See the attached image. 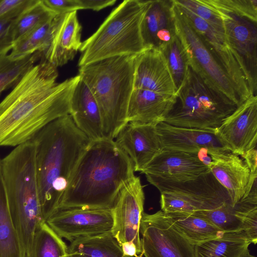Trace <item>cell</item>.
<instances>
[{
  "label": "cell",
  "mask_w": 257,
  "mask_h": 257,
  "mask_svg": "<svg viewBox=\"0 0 257 257\" xmlns=\"http://www.w3.org/2000/svg\"><path fill=\"white\" fill-rule=\"evenodd\" d=\"M175 95L134 89L129 100L127 122L157 124L164 121L175 103Z\"/></svg>",
  "instance_id": "cell-22"
},
{
  "label": "cell",
  "mask_w": 257,
  "mask_h": 257,
  "mask_svg": "<svg viewBox=\"0 0 257 257\" xmlns=\"http://www.w3.org/2000/svg\"><path fill=\"white\" fill-rule=\"evenodd\" d=\"M1 161L0 158V257H24L9 211Z\"/></svg>",
  "instance_id": "cell-29"
},
{
  "label": "cell",
  "mask_w": 257,
  "mask_h": 257,
  "mask_svg": "<svg viewBox=\"0 0 257 257\" xmlns=\"http://www.w3.org/2000/svg\"><path fill=\"white\" fill-rule=\"evenodd\" d=\"M215 8L237 14L257 22V0H202Z\"/></svg>",
  "instance_id": "cell-36"
},
{
  "label": "cell",
  "mask_w": 257,
  "mask_h": 257,
  "mask_svg": "<svg viewBox=\"0 0 257 257\" xmlns=\"http://www.w3.org/2000/svg\"><path fill=\"white\" fill-rule=\"evenodd\" d=\"M173 0L148 1L141 25L146 49H160L177 35Z\"/></svg>",
  "instance_id": "cell-19"
},
{
  "label": "cell",
  "mask_w": 257,
  "mask_h": 257,
  "mask_svg": "<svg viewBox=\"0 0 257 257\" xmlns=\"http://www.w3.org/2000/svg\"><path fill=\"white\" fill-rule=\"evenodd\" d=\"M156 125L128 122L115 138L116 144L133 162L135 172H141L163 150Z\"/></svg>",
  "instance_id": "cell-17"
},
{
  "label": "cell",
  "mask_w": 257,
  "mask_h": 257,
  "mask_svg": "<svg viewBox=\"0 0 257 257\" xmlns=\"http://www.w3.org/2000/svg\"><path fill=\"white\" fill-rule=\"evenodd\" d=\"M134 173L131 159L114 140L91 141L71 175L57 210L112 208L119 192Z\"/></svg>",
  "instance_id": "cell-2"
},
{
  "label": "cell",
  "mask_w": 257,
  "mask_h": 257,
  "mask_svg": "<svg viewBox=\"0 0 257 257\" xmlns=\"http://www.w3.org/2000/svg\"><path fill=\"white\" fill-rule=\"evenodd\" d=\"M45 222L60 237L71 242L111 232L113 219L112 208H70L57 210Z\"/></svg>",
  "instance_id": "cell-13"
},
{
  "label": "cell",
  "mask_w": 257,
  "mask_h": 257,
  "mask_svg": "<svg viewBox=\"0 0 257 257\" xmlns=\"http://www.w3.org/2000/svg\"><path fill=\"white\" fill-rule=\"evenodd\" d=\"M69 114L77 127L91 141L105 138L96 101L87 85L81 78L71 96Z\"/></svg>",
  "instance_id": "cell-23"
},
{
  "label": "cell",
  "mask_w": 257,
  "mask_h": 257,
  "mask_svg": "<svg viewBox=\"0 0 257 257\" xmlns=\"http://www.w3.org/2000/svg\"><path fill=\"white\" fill-rule=\"evenodd\" d=\"M42 54L37 52L16 59L12 58L8 54L0 55V95L15 85Z\"/></svg>",
  "instance_id": "cell-33"
},
{
  "label": "cell",
  "mask_w": 257,
  "mask_h": 257,
  "mask_svg": "<svg viewBox=\"0 0 257 257\" xmlns=\"http://www.w3.org/2000/svg\"><path fill=\"white\" fill-rule=\"evenodd\" d=\"M196 155L199 161L204 165L208 167L211 164L212 160L208 154V149L206 148H201L196 153Z\"/></svg>",
  "instance_id": "cell-44"
},
{
  "label": "cell",
  "mask_w": 257,
  "mask_h": 257,
  "mask_svg": "<svg viewBox=\"0 0 257 257\" xmlns=\"http://www.w3.org/2000/svg\"><path fill=\"white\" fill-rule=\"evenodd\" d=\"M196 154L162 150L141 171L150 183L154 181L183 182L209 172Z\"/></svg>",
  "instance_id": "cell-16"
},
{
  "label": "cell",
  "mask_w": 257,
  "mask_h": 257,
  "mask_svg": "<svg viewBox=\"0 0 257 257\" xmlns=\"http://www.w3.org/2000/svg\"><path fill=\"white\" fill-rule=\"evenodd\" d=\"M10 215L24 257L30 253L37 227L45 222L41 213L32 141L16 147L1 161Z\"/></svg>",
  "instance_id": "cell-4"
},
{
  "label": "cell",
  "mask_w": 257,
  "mask_h": 257,
  "mask_svg": "<svg viewBox=\"0 0 257 257\" xmlns=\"http://www.w3.org/2000/svg\"><path fill=\"white\" fill-rule=\"evenodd\" d=\"M156 127L163 150L196 154L202 148L226 149L215 135V130L176 126L164 121Z\"/></svg>",
  "instance_id": "cell-21"
},
{
  "label": "cell",
  "mask_w": 257,
  "mask_h": 257,
  "mask_svg": "<svg viewBox=\"0 0 257 257\" xmlns=\"http://www.w3.org/2000/svg\"><path fill=\"white\" fill-rule=\"evenodd\" d=\"M81 29L77 11L66 14L59 24L50 46L43 53L45 60L56 68L72 60L82 45Z\"/></svg>",
  "instance_id": "cell-24"
},
{
  "label": "cell",
  "mask_w": 257,
  "mask_h": 257,
  "mask_svg": "<svg viewBox=\"0 0 257 257\" xmlns=\"http://www.w3.org/2000/svg\"><path fill=\"white\" fill-rule=\"evenodd\" d=\"M176 4L185 8L204 20L217 31L224 34L222 19L218 12L202 0H174Z\"/></svg>",
  "instance_id": "cell-35"
},
{
  "label": "cell",
  "mask_w": 257,
  "mask_h": 257,
  "mask_svg": "<svg viewBox=\"0 0 257 257\" xmlns=\"http://www.w3.org/2000/svg\"><path fill=\"white\" fill-rule=\"evenodd\" d=\"M43 4L57 14H65L81 10L78 0H42Z\"/></svg>",
  "instance_id": "cell-40"
},
{
  "label": "cell",
  "mask_w": 257,
  "mask_h": 257,
  "mask_svg": "<svg viewBox=\"0 0 257 257\" xmlns=\"http://www.w3.org/2000/svg\"><path fill=\"white\" fill-rule=\"evenodd\" d=\"M66 14L56 15L17 40L14 43L9 56L16 59L37 52L43 54L50 46L55 32Z\"/></svg>",
  "instance_id": "cell-26"
},
{
  "label": "cell",
  "mask_w": 257,
  "mask_h": 257,
  "mask_svg": "<svg viewBox=\"0 0 257 257\" xmlns=\"http://www.w3.org/2000/svg\"><path fill=\"white\" fill-rule=\"evenodd\" d=\"M174 10L177 34L185 49L189 66L209 87L238 106L242 102L224 70L175 3Z\"/></svg>",
  "instance_id": "cell-9"
},
{
  "label": "cell",
  "mask_w": 257,
  "mask_h": 257,
  "mask_svg": "<svg viewBox=\"0 0 257 257\" xmlns=\"http://www.w3.org/2000/svg\"><path fill=\"white\" fill-rule=\"evenodd\" d=\"M145 199L140 178L135 176L122 187L112 208L113 237L120 245L125 242L134 243L138 254L142 256L140 227Z\"/></svg>",
  "instance_id": "cell-12"
},
{
  "label": "cell",
  "mask_w": 257,
  "mask_h": 257,
  "mask_svg": "<svg viewBox=\"0 0 257 257\" xmlns=\"http://www.w3.org/2000/svg\"><path fill=\"white\" fill-rule=\"evenodd\" d=\"M140 233L145 257H195L191 244L169 222L161 210L142 214Z\"/></svg>",
  "instance_id": "cell-11"
},
{
  "label": "cell",
  "mask_w": 257,
  "mask_h": 257,
  "mask_svg": "<svg viewBox=\"0 0 257 257\" xmlns=\"http://www.w3.org/2000/svg\"><path fill=\"white\" fill-rule=\"evenodd\" d=\"M235 215L241 224V231L251 243L257 242V205L238 202Z\"/></svg>",
  "instance_id": "cell-37"
},
{
  "label": "cell",
  "mask_w": 257,
  "mask_h": 257,
  "mask_svg": "<svg viewBox=\"0 0 257 257\" xmlns=\"http://www.w3.org/2000/svg\"><path fill=\"white\" fill-rule=\"evenodd\" d=\"M147 2L125 0L114 9L96 32L82 42L79 67L144 51L141 25Z\"/></svg>",
  "instance_id": "cell-6"
},
{
  "label": "cell",
  "mask_w": 257,
  "mask_h": 257,
  "mask_svg": "<svg viewBox=\"0 0 257 257\" xmlns=\"http://www.w3.org/2000/svg\"><path fill=\"white\" fill-rule=\"evenodd\" d=\"M210 7L220 15L225 40L245 78L251 95L256 96L257 22L245 17Z\"/></svg>",
  "instance_id": "cell-10"
},
{
  "label": "cell",
  "mask_w": 257,
  "mask_h": 257,
  "mask_svg": "<svg viewBox=\"0 0 257 257\" xmlns=\"http://www.w3.org/2000/svg\"><path fill=\"white\" fill-rule=\"evenodd\" d=\"M251 242L242 231L225 232L220 238L194 246L195 257H244Z\"/></svg>",
  "instance_id": "cell-28"
},
{
  "label": "cell",
  "mask_w": 257,
  "mask_h": 257,
  "mask_svg": "<svg viewBox=\"0 0 257 257\" xmlns=\"http://www.w3.org/2000/svg\"><path fill=\"white\" fill-rule=\"evenodd\" d=\"M68 257H133L125 255L111 232L81 237L68 246Z\"/></svg>",
  "instance_id": "cell-27"
},
{
  "label": "cell",
  "mask_w": 257,
  "mask_h": 257,
  "mask_svg": "<svg viewBox=\"0 0 257 257\" xmlns=\"http://www.w3.org/2000/svg\"><path fill=\"white\" fill-rule=\"evenodd\" d=\"M134 88L176 94L177 90L173 80L160 50L146 49L136 56Z\"/></svg>",
  "instance_id": "cell-20"
},
{
  "label": "cell",
  "mask_w": 257,
  "mask_h": 257,
  "mask_svg": "<svg viewBox=\"0 0 257 257\" xmlns=\"http://www.w3.org/2000/svg\"><path fill=\"white\" fill-rule=\"evenodd\" d=\"M137 55L110 57L79 67L78 74L98 106L106 139L114 140L127 123V110L134 89Z\"/></svg>",
  "instance_id": "cell-5"
},
{
  "label": "cell",
  "mask_w": 257,
  "mask_h": 257,
  "mask_svg": "<svg viewBox=\"0 0 257 257\" xmlns=\"http://www.w3.org/2000/svg\"><path fill=\"white\" fill-rule=\"evenodd\" d=\"M212 162L208 167L217 181L226 189L234 206L242 198L250 171L238 155L226 149H208Z\"/></svg>",
  "instance_id": "cell-18"
},
{
  "label": "cell",
  "mask_w": 257,
  "mask_h": 257,
  "mask_svg": "<svg viewBox=\"0 0 257 257\" xmlns=\"http://www.w3.org/2000/svg\"><path fill=\"white\" fill-rule=\"evenodd\" d=\"M240 157L247 165L250 172H257L256 147L246 151Z\"/></svg>",
  "instance_id": "cell-42"
},
{
  "label": "cell",
  "mask_w": 257,
  "mask_h": 257,
  "mask_svg": "<svg viewBox=\"0 0 257 257\" xmlns=\"http://www.w3.org/2000/svg\"><path fill=\"white\" fill-rule=\"evenodd\" d=\"M123 253L129 256L142 257L138 253L137 248L135 245L132 242H125L121 245Z\"/></svg>",
  "instance_id": "cell-43"
},
{
  "label": "cell",
  "mask_w": 257,
  "mask_h": 257,
  "mask_svg": "<svg viewBox=\"0 0 257 257\" xmlns=\"http://www.w3.org/2000/svg\"><path fill=\"white\" fill-rule=\"evenodd\" d=\"M150 183L160 191L161 210L166 213L209 210L225 203H231L227 191L210 171L187 181H154Z\"/></svg>",
  "instance_id": "cell-8"
},
{
  "label": "cell",
  "mask_w": 257,
  "mask_h": 257,
  "mask_svg": "<svg viewBox=\"0 0 257 257\" xmlns=\"http://www.w3.org/2000/svg\"><path fill=\"white\" fill-rule=\"evenodd\" d=\"M67 250L62 238L45 222L37 227L27 257H68Z\"/></svg>",
  "instance_id": "cell-30"
},
{
  "label": "cell",
  "mask_w": 257,
  "mask_h": 257,
  "mask_svg": "<svg viewBox=\"0 0 257 257\" xmlns=\"http://www.w3.org/2000/svg\"><path fill=\"white\" fill-rule=\"evenodd\" d=\"M36 0H0V20L14 19Z\"/></svg>",
  "instance_id": "cell-38"
},
{
  "label": "cell",
  "mask_w": 257,
  "mask_h": 257,
  "mask_svg": "<svg viewBox=\"0 0 257 257\" xmlns=\"http://www.w3.org/2000/svg\"><path fill=\"white\" fill-rule=\"evenodd\" d=\"M81 10L98 11L113 5L116 0H78Z\"/></svg>",
  "instance_id": "cell-41"
},
{
  "label": "cell",
  "mask_w": 257,
  "mask_h": 257,
  "mask_svg": "<svg viewBox=\"0 0 257 257\" xmlns=\"http://www.w3.org/2000/svg\"><path fill=\"white\" fill-rule=\"evenodd\" d=\"M57 14L48 9L42 0L35 2L15 19L11 26L14 43L23 36L54 17Z\"/></svg>",
  "instance_id": "cell-31"
},
{
  "label": "cell",
  "mask_w": 257,
  "mask_h": 257,
  "mask_svg": "<svg viewBox=\"0 0 257 257\" xmlns=\"http://www.w3.org/2000/svg\"><path fill=\"white\" fill-rule=\"evenodd\" d=\"M14 19L0 20V55L8 54L13 46L11 29Z\"/></svg>",
  "instance_id": "cell-39"
},
{
  "label": "cell",
  "mask_w": 257,
  "mask_h": 257,
  "mask_svg": "<svg viewBox=\"0 0 257 257\" xmlns=\"http://www.w3.org/2000/svg\"><path fill=\"white\" fill-rule=\"evenodd\" d=\"M159 50L166 62L177 91L184 82L189 67L184 47L177 34Z\"/></svg>",
  "instance_id": "cell-32"
},
{
  "label": "cell",
  "mask_w": 257,
  "mask_h": 257,
  "mask_svg": "<svg viewBox=\"0 0 257 257\" xmlns=\"http://www.w3.org/2000/svg\"><path fill=\"white\" fill-rule=\"evenodd\" d=\"M164 213L174 227L194 246L221 237L225 233L209 221L193 212Z\"/></svg>",
  "instance_id": "cell-25"
},
{
  "label": "cell",
  "mask_w": 257,
  "mask_h": 257,
  "mask_svg": "<svg viewBox=\"0 0 257 257\" xmlns=\"http://www.w3.org/2000/svg\"><path fill=\"white\" fill-rule=\"evenodd\" d=\"M43 220L57 210L60 199L91 140L68 114L51 121L31 140Z\"/></svg>",
  "instance_id": "cell-3"
},
{
  "label": "cell",
  "mask_w": 257,
  "mask_h": 257,
  "mask_svg": "<svg viewBox=\"0 0 257 257\" xmlns=\"http://www.w3.org/2000/svg\"><path fill=\"white\" fill-rule=\"evenodd\" d=\"M58 72L46 60L34 65L0 102V147L31 141L44 127L69 114L80 76L58 82Z\"/></svg>",
  "instance_id": "cell-1"
},
{
  "label": "cell",
  "mask_w": 257,
  "mask_h": 257,
  "mask_svg": "<svg viewBox=\"0 0 257 257\" xmlns=\"http://www.w3.org/2000/svg\"><path fill=\"white\" fill-rule=\"evenodd\" d=\"M237 106L209 87L189 66L164 122L174 126L215 130Z\"/></svg>",
  "instance_id": "cell-7"
},
{
  "label": "cell",
  "mask_w": 257,
  "mask_h": 257,
  "mask_svg": "<svg viewBox=\"0 0 257 257\" xmlns=\"http://www.w3.org/2000/svg\"><path fill=\"white\" fill-rule=\"evenodd\" d=\"M215 134L224 148L240 157L256 148L257 95L237 106L215 129Z\"/></svg>",
  "instance_id": "cell-14"
},
{
  "label": "cell",
  "mask_w": 257,
  "mask_h": 257,
  "mask_svg": "<svg viewBox=\"0 0 257 257\" xmlns=\"http://www.w3.org/2000/svg\"><path fill=\"white\" fill-rule=\"evenodd\" d=\"M175 4L183 13L201 37L207 48L224 70L232 81L241 102L252 96L241 69L225 40L224 34L215 30L204 20L187 9Z\"/></svg>",
  "instance_id": "cell-15"
},
{
  "label": "cell",
  "mask_w": 257,
  "mask_h": 257,
  "mask_svg": "<svg viewBox=\"0 0 257 257\" xmlns=\"http://www.w3.org/2000/svg\"><path fill=\"white\" fill-rule=\"evenodd\" d=\"M209 221L225 232L241 231V224L235 215V206L225 203L219 207L209 210L193 212Z\"/></svg>",
  "instance_id": "cell-34"
}]
</instances>
